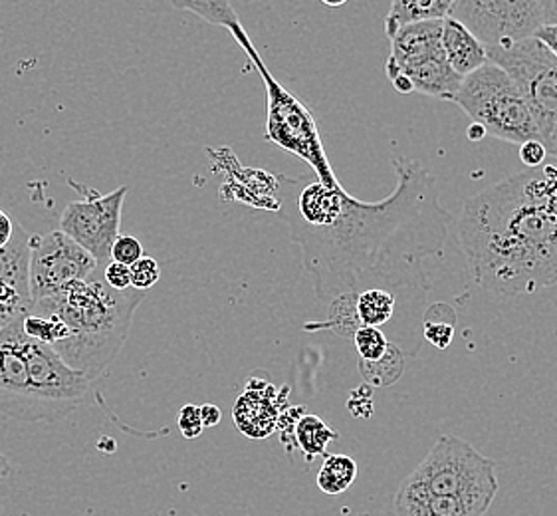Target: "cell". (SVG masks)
Instances as JSON below:
<instances>
[{"label":"cell","instance_id":"8992f818","mask_svg":"<svg viewBox=\"0 0 557 516\" xmlns=\"http://www.w3.org/2000/svg\"><path fill=\"white\" fill-rule=\"evenodd\" d=\"M401 487L419 493L453 496L484 516L498 494L496 463L467 441L443 435Z\"/></svg>","mask_w":557,"mask_h":516},{"label":"cell","instance_id":"277c9868","mask_svg":"<svg viewBox=\"0 0 557 516\" xmlns=\"http://www.w3.org/2000/svg\"><path fill=\"white\" fill-rule=\"evenodd\" d=\"M21 320L0 330V414L23 423H54L78 409L94 382L57 349L26 336Z\"/></svg>","mask_w":557,"mask_h":516},{"label":"cell","instance_id":"4316f807","mask_svg":"<svg viewBox=\"0 0 557 516\" xmlns=\"http://www.w3.org/2000/svg\"><path fill=\"white\" fill-rule=\"evenodd\" d=\"M177 426L183 438L197 439L202 435L205 427H202L199 405H183L178 411Z\"/></svg>","mask_w":557,"mask_h":516},{"label":"cell","instance_id":"cb8c5ba5","mask_svg":"<svg viewBox=\"0 0 557 516\" xmlns=\"http://www.w3.org/2000/svg\"><path fill=\"white\" fill-rule=\"evenodd\" d=\"M129 272H132V288L134 291H149L161 279V267L153 257L139 258L134 267H129Z\"/></svg>","mask_w":557,"mask_h":516},{"label":"cell","instance_id":"d6986e66","mask_svg":"<svg viewBox=\"0 0 557 516\" xmlns=\"http://www.w3.org/2000/svg\"><path fill=\"white\" fill-rule=\"evenodd\" d=\"M395 294L387 288H366L357 294V318L361 325L369 328H381L387 324L395 315Z\"/></svg>","mask_w":557,"mask_h":516},{"label":"cell","instance_id":"836d02e7","mask_svg":"<svg viewBox=\"0 0 557 516\" xmlns=\"http://www.w3.org/2000/svg\"><path fill=\"white\" fill-rule=\"evenodd\" d=\"M486 130L484 127H480V125L472 124L469 127V139L470 142H482L484 137H486Z\"/></svg>","mask_w":557,"mask_h":516},{"label":"cell","instance_id":"d4e9b609","mask_svg":"<svg viewBox=\"0 0 557 516\" xmlns=\"http://www.w3.org/2000/svg\"><path fill=\"white\" fill-rule=\"evenodd\" d=\"M141 257H146V253L139 238L129 235H120L115 238L112 247L113 262H120L123 267H134Z\"/></svg>","mask_w":557,"mask_h":516},{"label":"cell","instance_id":"f1b7e54d","mask_svg":"<svg viewBox=\"0 0 557 516\" xmlns=\"http://www.w3.org/2000/svg\"><path fill=\"white\" fill-rule=\"evenodd\" d=\"M347 409L356 417H369L373 411V400H371V388L361 385L354 390L347 400Z\"/></svg>","mask_w":557,"mask_h":516},{"label":"cell","instance_id":"7c38bea8","mask_svg":"<svg viewBox=\"0 0 557 516\" xmlns=\"http://www.w3.org/2000/svg\"><path fill=\"white\" fill-rule=\"evenodd\" d=\"M127 185L101 197L67 202L60 214V231L84 248L100 267L112 262V247L120 236Z\"/></svg>","mask_w":557,"mask_h":516},{"label":"cell","instance_id":"83f0119b","mask_svg":"<svg viewBox=\"0 0 557 516\" xmlns=\"http://www.w3.org/2000/svg\"><path fill=\"white\" fill-rule=\"evenodd\" d=\"M103 281L113 291H129L132 288V272L129 267H123L120 262H108L103 267Z\"/></svg>","mask_w":557,"mask_h":516},{"label":"cell","instance_id":"6da1fadb","mask_svg":"<svg viewBox=\"0 0 557 516\" xmlns=\"http://www.w3.org/2000/svg\"><path fill=\"white\" fill-rule=\"evenodd\" d=\"M397 185L387 199L363 202L320 181L278 177V201L301 247V262L320 303L366 286L431 288L424 262L443 253L450 213L435 175L419 161L393 156Z\"/></svg>","mask_w":557,"mask_h":516},{"label":"cell","instance_id":"4dcf8cb0","mask_svg":"<svg viewBox=\"0 0 557 516\" xmlns=\"http://www.w3.org/2000/svg\"><path fill=\"white\" fill-rule=\"evenodd\" d=\"M535 40L546 46L547 50L557 58V24L552 26H544L534 34Z\"/></svg>","mask_w":557,"mask_h":516},{"label":"cell","instance_id":"484cf974","mask_svg":"<svg viewBox=\"0 0 557 516\" xmlns=\"http://www.w3.org/2000/svg\"><path fill=\"white\" fill-rule=\"evenodd\" d=\"M424 337L438 349H446L455 337V322L446 320H424Z\"/></svg>","mask_w":557,"mask_h":516},{"label":"cell","instance_id":"4fadbf2b","mask_svg":"<svg viewBox=\"0 0 557 516\" xmlns=\"http://www.w3.org/2000/svg\"><path fill=\"white\" fill-rule=\"evenodd\" d=\"M30 243L33 235L14 223L9 245L0 248V330L30 310Z\"/></svg>","mask_w":557,"mask_h":516},{"label":"cell","instance_id":"e0dca14e","mask_svg":"<svg viewBox=\"0 0 557 516\" xmlns=\"http://www.w3.org/2000/svg\"><path fill=\"white\" fill-rule=\"evenodd\" d=\"M453 0H395L385 16V33L389 38L412 24L445 21Z\"/></svg>","mask_w":557,"mask_h":516},{"label":"cell","instance_id":"3957f363","mask_svg":"<svg viewBox=\"0 0 557 516\" xmlns=\"http://www.w3.org/2000/svg\"><path fill=\"white\" fill-rule=\"evenodd\" d=\"M144 298L146 292L110 288L100 267L86 281L74 282L57 296L30 304V310L50 312L67 325L70 336L54 349L72 370L96 382L123 348Z\"/></svg>","mask_w":557,"mask_h":516},{"label":"cell","instance_id":"5b68a950","mask_svg":"<svg viewBox=\"0 0 557 516\" xmlns=\"http://www.w3.org/2000/svg\"><path fill=\"white\" fill-rule=\"evenodd\" d=\"M173 4L183 11L195 12L207 23L224 26L228 33L233 34L238 46L245 50L246 57L250 58V62L257 67L267 88L268 142L290 151L296 158L304 159L313 169L315 180L322 185L330 189H339L342 185L335 177L334 168L330 165L312 112L270 74V70L262 62L250 36L246 33L245 26L238 21L235 9L228 2H173Z\"/></svg>","mask_w":557,"mask_h":516},{"label":"cell","instance_id":"9c48e42d","mask_svg":"<svg viewBox=\"0 0 557 516\" xmlns=\"http://www.w3.org/2000/svg\"><path fill=\"white\" fill-rule=\"evenodd\" d=\"M443 21L412 24L391 38V54L385 64L389 79L403 76L412 91L453 101L462 79L446 62L443 50Z\"/></svg>","mask_w":557,"mask_h":516},{"label":"cell","instance_id":"1f68e13d","mask_svg":"<svg viewBox=\"0 0 557 516\" xmlns=\"http://www.w3.org/2000/svg\"><path fill=\"white\" fill-rule=\"evenodd\" d=\"M199 409H201L202 427H214L221 423V419H223V414H221V409H219L216 405H201Z\"/></svg>","mask_w":557,"mask_h":516},{"label":"cell","instance_id":"603a6c76","mask_svg":"<svg viewBox=\"0 0 557 516\" xmlns=\"http://www.w3.org/2000/svg\"><path fill=\"white\" fill-rule=\"evenodd\" d=\"M354 342H356L359 359H363V361H377L385 356V352L389 348V340L381 332V328L361 325L354 334Z\"/></svg>","mask_w":557,"mask_h":516},{"label":"cell","instance_id":"ac0fdd59","mask_svg":"<svg viewBox=\"0 0 557 516\" xmlns=\"http://www.w3.org/2000/svg\"><path fill=\"white\" fill-rule=\"evenodd\" d=\"M339 438L322 417L304 414L294 427V445L304 453L306 460L325 455L327 445Z\"/></svg>","mask_w":557,"mask_h":516},{"label":"cell","instance_id":"d6a6232c","mask_svg":"<svg viewBox=\"0 0 557 516\" xmlns=\"http://www.w3.org/2000/svg\"><path fill=\"white\" fill-rule=\"evenodd\" d=\"M14 223H16V221L12 219L11 214H7L0 209V248H4L9 245L12 231H14Z\"/></svg>","mask_w":557,"mask_h":516},{"label":"cell","instance_id":"f546056e","mask_svg":"<svg viewBox=\"0 0 557 516\" xmlns=\"http://www.w3.org/2000/svg\"><path fill=\"white\" fill-rule=\"evenodd\" d=\"M547 151L544 144L540 142V139H534V142H525L520 146V159H522V163H524L528 169H537L544 165V161H546Z\"/></svg>","mask_w":557,"mask_h":516},{"label":"cell","instance_id":"5bb4252c","mask_svg":"<svg viewBox=\"0 0 557 516\" xmlns=\"http://www.w3.org/2000/svg\"><path fill=\"white\" fill-rule=\"evenodd\" d=\"M288 409V388L278 392L270 382L248 380L246 390L233 407L238 431L250 439H264L278 429L282 414Z\"/></svg>","mask_w":557,"mask_h":516},{"label":"cell","instance_id":"8fae6325","mask_svg":"<svg viewBox=\"0 0 557 516\" xmlns=\"http://www.w3.org/2000/svg\"><path fill=\"white\" fill-rule=\"evenodd\" d=\"M100 265L62 231L33 236L30 243V300L52 298L74 282L86 281Z\"/></svg>","mask_w":557,"mask_h":516},{"label":"cell","instance_id":"ba28073f","mask_svg":"<svg viewBox=\"0 0 557 516\" xmlns=\"http://www.w3.org/2000/svg\"><path fill=\"white\" fill-rule=\"evenodd\" d=\"M486 57L522 91L540 142L557 168V58L535 38L506 48H486Z\"/></svg>","mask_w":557,"mask_h":516},{"label":"cell","instance_id":"30bf717a","mask_svg":"<svg viewBox=\"0 0 557 516\" xmlns=\"http://www.w3.org/2000/svg\"><path fill=\"white\" fill-rule=\"evenodd\" d=\"M448 16L484 48H506L557 24V0H453Z\"/></svg>","mask_w":557,"mask_h":516},{"label":"cell","instance_id":"7402d4cb","mask_svg":"<svg viewBox=\"0 0 557 516\" xmlns=\"http://www.w3.org/2000/svg\"><path fill=\"white\" fill-rule=\"evenodd\" d=\"M357 463L349 455H325L322 469L318 472L320 491L330 496L346 493L356 483Z\"/></svg>","mask_w":557,"mask_h":516},{"label":"cell","instance_id":"9a60e30c","mask_svg":"<svg viewBox=\"0 0 557 516\" xmlns=\"http://www.w3.org/2000/svg\"><path fill=\"white\" fill-rule=\"evenodd\" d=\"M441 42L448 66L453 67L460 78H467L488 62L486 48L480 45L467 26H462L450 16L443 21Z\"/></svg>","mask_w":557,"mask_h":516},{"label":"cell","instance_id":"44dd1931","mask_svg":"<svg viewBox=\"0 0 557 516\" xmlns=\"http://www.w3.org/2000/svg\"><path fill=\"white\" fill-rule=\"evenodd\" d=\"M359 371L368 385L389 388L393 383L401 380L403 371H405V354L401 348H397V344L389 342V348L385 352V356L377 361L359 359Z\"/></svg>","mask_w":557,"mask_h":516},{"label":"cell","instance_id":"7a4b0ae2","mask_svg":"<svg viewBox=\"0 0 557 516\" xmlns=\"http://www.w3.org/2000/svg\"><path fill=\"white\" fill-rule=\"evenodd\" d=\"M470 277L498 296L557 282V168L525 169L470 197L458 221Z\"/></svg>","mask_w":557,"mask_h":516},{"label":"cell","instance_id":"52a82bcc","mask_svg":"<svg viewBox=\"0 0 557 516\" xmlns=\"http://www.w3.org/2000/svg\"><path fill=\"white\" fill-rule=\"evenodd\" d=\"M453 101L465 110L472 124L484 127L486 134L502 142L522 146L525 142L540 139L522 91L502 67L492 62L462 79Z\"/></svg>","mask_w":557,"mask_h":516},{"label":"cell","instance_id":"ffe728a7","mask_svg":"<svg viewBox=\"0 0 557 516\" xmlns=\"http://www.w3.org/2000/svg\"><path fill=\"white\" fill-rule=\"evenodd\" d=\"M357 294H342L330 303L327 318L318 324H308L306 330H330L337 336L354 337L357 330L361 328V322L357 318Z\"/></svg>","mask_w":557,"mask_h":516},{"label":"cell","instance_id":"2e32d148","mask_svg":"<svg viewBox=\"0 0 557 516\" xmlns=\"http://www.w3.org/2000/svg\"><path fill=\"white\" fill-rule=\"evenodd\" d=\"M393 506L397 516H480L458 499L419 493L407 487H399Z\"/></svg>","mask_w":557,"mask_h":516}]
</instances>
